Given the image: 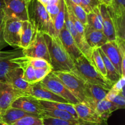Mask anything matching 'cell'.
Returning <instances> with one entry per match:
<instances>
[{
    "mask_svg": "<svg viewBox=\"0 0 125 125\" xmlns=\"http://www.w3.org/2000/svg\"><path fill=\"white\" fill-rule=\"evenodd\" d=\"M53 71H70L74 69L73 60L63 46L58 36L43 34Z\"/></svg>",
    "mask_w": 125,
    "mask_h": 125,
    "instance_id": "1",
    "label": "cell"
},
{
    "mask_svg": "<svg viewBox=\"0 0 125 125\" xmlns=\"http://www.w3.org/2000/svg\"><path fill=\"white\" fill-rule=\"evenodd\" d=\"M73 62L74 69L73 72L78 75L85 82L101 85L109 89L112 88L113 84L99 73L84 55Z\"/></svg>",
    "mask_w": 125,
    "mask_h": 125,
    "instance_id": "2",
    "label": "cell"
},
{
    "mask_svg": "<svg viewBox=\"0 0 125 125\" xmlns=\"http://www.w3.org/2000/svg\"><path fill=\"white\" fill-rule=\"evenodd\" d=\"M29 20L34 24L37 32L50 36H57L53 23L45 7L37 0H32L28 6Z\"/></svg>",
    "mask_w": 125,
    "mask_h": 125,
    "instance_id": "3",
    "label": "cell"
},
{
    "mask_svg": "<svg viewBox=\"0 0 125 125\" xmlns=\"http://www.w3.org/2000/svg\"><path fill=\"white\" fill-rule=\"evenodd\" d=\"M51 72L61 81L79 102H84L85 101V82L84 80L70 71H52Z\"/></svg>",
    "mask_w": 125,
    "mask_h": 125,
    "instance_id": "4",
    "label": "cell"
},
{
    "mask_svg": "<svg viewBox=\"0 0 125 125\" xmlns=\"http://www.w3.org/2000/svg\"><path fill=\"white\" fill-rule=\"evenodd\" d=\"M125 40L117 39L115 41H108L100 47L121 75L122 61L125 59Z\"/></svg>",
    "mask_w": 125,
    "mask_h": 125,
    "instance_id": "5",
    "label": "cell"
},
{
    "mask_svg": "<svg viewBox=\"0 0 125 125\" xmlns=\"http://www.w3.org/2000/svg\"><path fill=\"white\" fill-rule=\"evenodd\" d=\"M40 83L53 93L64 98L70 104H76L79 102V100L52 72L46 76L42 80L40 81Z\"/></svg>",
    "mask_w": 125,
    "mask_h": 125,
    "instance_id": "6",
    "label": "cell"
},
{
    "mask_svg": "<svg viewBox=\"0 0 125 125\" xmlns=\"http://www.w3.org/2000/svg\"><path fill=\"white\" fill-rule=\"evenodd\" d=\"M21 26V21L6 17L2 33L4 42L10 46L20 48Z\"/></svg>",
    "mask_w": 125,
    "mask_h": 125,
    "instance_id": "7",
    "label": "cell"
},
{
    "mask_svg": "<svg viewBox=\"0 0 125 125\" xmlns=\"http://www.w3.org/2000/svg\"><path fill=\"white\" fill-rule=\"evenodd\" d=\"M28 6L23 0H5L3 11L6 18L21 21L29 20Z\"/></svg>",
    "mask_w": 125,
    "mask_h": 125,
    "instance_id": "8",
    "label": "cell"
},
{
    "mask_svg": "<svg viewBox=\"0 0 125 125\" xmlns=\"http://www.w3.org/2000/svg\"><path fill=\"white\" fill-rule=\"evenodd\" d=\"M22 51L24 56L41 58L46 60L50 64L51 62L43 34L40 32L37 33L36 36L31 44L26 49H22Z\"/></svg>",
    "mask_w": 125,
    "mask_h": 125,
    "instance_id": "9",
    "label": "cell"
},
{
    "mask_svg": "<svg viewBox=\"0 0 125 125\" xmlns=\"http://www.w3.org/2000/svg\"><path fill=\"white\" fill-rule=\"evenodd\" d=\"M23 96L26 94L15 89L7 82L0 81V115L10 107L16 99Z\"/></svg>",
    "mask_w": 125,
    "mask_h": 125,
    "instance_id": "10",
    "label": "cell"
},
{
    "mask_svg": "<svg viewBox=\"0 0 125 125\" xmlns=\"http://www.w3.org/2000/svg\"><path fill=\"white\" fill-rule=\"evenodd\" d=\"M23 70L20 67H17L11 70L7 74L4 81L10 85L13 88L26 95H31L32 84L26 82L23 78Z\"/></svg>",
    "mask_w": 125,
    "mask_h": 125,
    "instance_id": "11",
    "label": "cell"
},
{
    "mask_svg": "<svg viewBox=\"0 0 125 125\" xmlns=\"http://www.w3.org/2000/svg\"><path fill=\"white\" fill-rule=\"evenodd\" d=\"M23 56L22 49L0 51V81H4L6 75L11 70L18 67V65L13 62V59L18 56Z\"/></svg>",
    "mask_w": 125,
    "mask_h": 125,
    "instance_id": "12",
    "label": "cell"
},
{
    "mask_svg": "<svg viewBox=\"0 0 125 125\" xmlns=\"http://www.w3.org/2000/svg\"><path fill=\"white\" fill-rule=\"evenodd\" d=\"M11 107L41 118L43 110L39 104V100L30 95L23 96L18 98L12 103Z\"/></svg>",
    "mask_w": 125,
    "mask_h": 125,
    "instance_id": "13",
    "label": "cell"
},
{
    "mask_svg": "<svg viewBox=\"0 0 125 125\" xmlns=\"http://www.w3.org/2000/svg\"><path fill=\"white\" fill-rule=\"evenodd\" d=\"M79 120L90 124L107 125V121L103 120L94 110L84 102L73 104Z\"/></svg>",
    "mask_w": 125,
    "mask_h": 125,
    "instance_id": "14",
    "label": "cell"
},
{
    "mask_svg": "<svg viewBox=\"0 0 125 125\" xmlns=\"http://www.w3.org/2000/svg\"><path fill=\"white\" fill-rule=\"evenodd\" d=\"M86 99L84 103L94 110L96 103L105 99L109 89L98 85L92 84L85 82Z\"/></svg>",
    "mask_w": 125,
    "mask_h": 125,
    "instance_id": "15",
    "label": "cell"
},
{
    "mask_svg": "<svg viewBox=\"0 0 125 125\" xmlns=\"http://www.w3.org/2000/svg\"><path fill=\"white\" fill-rule=\"evenodd\" d=\"M65 25L70 33L71 35L73 37V39L75 41L76 44L77 46L79 49V50L81 51L83 55L87 58L89 60H90V56H91L92 51V49L88 45L85 39L82 38L78 31L76 29L75 27H74V25H73V22L72 20L70 18L69 15H68V12H67V9L65 7Z\"/></svg>",
    "mask_w": 125,
    "mask_h": 125,
    "instance_id": "16",
    "label": "cell"
},
{
    "mask_svg": "<svg viewBox=\"0 0 125 125\" xmlns=\"http://www.w3.org/2000/svg\"><path fill=\"white\" fill-rule=\"evenodd\" d=\"M58 36L61 39L65 49L67 50L73 61L83 55V53L77 46L75 41L68 29H67L65 24L60 31Z\"/></svg>",
    "mask_w": 125,
    "mask_h": 125,
    "instance_id": "17",
    "label": "cell"
},
{
    "mask_svg": "<svg viewBox=\"0 0 125 125\" xmlns=\"http://www.w3.org/2000/svg\"><path fill=\"white\" fill-rule=\"evenodd\" d=\"M30 96L34 97L39 100L68 103L66 99L51 92L48 88L40 84V82L32 84Z\"/></svg>",
    "mask_w": 125,
    "mask_h": 125,
    "instance_id": "18",
    "label": "cell"
},
{
    "mask_svg": "<svg viewBox=\"0 0 125 125\" xmlns=\"http://www.w3.org/2000/svg\"><path fill=\"white\" fill-rule=\"evenodd\" d=\"M100 11L102 17L103 32L108 41H115L117 40L115 29L107 6L104 4H100Z\"/></svg>",
    "mask_w": 125,
    "mask_h": 125,
    "instance_id": "19",
    "label": "cell"
},
{
    "mask_svg": "<svg viewBox=\"0 0 125 125\" xmlns=\"http://www.w3.org/2000/svg\"><path fill=\"white\" fill-rule=\"evenodd\" d=\"M85 39L88 45L92 48H100L108 42L103 31L90 28L87 25L84 26Z\"/></svg>",
    "mask_w": 125,
    "mask_h": 125,
    "instance_id": "20",
    "label": "cell"
},
{
    "mask_svg": "<svg viewBox=\"0 0 125 125\" xmlns=\"http://www.w3.org/2000/svg\"><path fill=\"white\" fill-rule=\"evenodd\" d=\"M37 33V31L36 28L31 21L22 22L20 48L24 49L28 47L35 39Z\"/></svg>",
    "mask_w": 125,
    "mask_h": 125,
    "instance_id": "21",
    "label": "cell"
},
{
    "mask_svg": "<svg viewBox=\"0 0 125 125\" xmlns=\"http://www.w3.org/2000/svg\"><path fill=\"white\" fill-rule=\"evenodd\" d=\"M13 62H15L18 67L23 70V78L31 84L36 83V79L35 77L34 69L29 63L28 60V56H21L15 57L13 59Z\"/></svg>",
    "mask_w": 125,
    "mask_h": 125,
    "instance_id": "22",
    "label": "cell"
},
{
    "mask_svg": "<svg viewBox=\"0 0 125 125\" xmlns=\"http://www.w3.org/2000/svg\"><path fill=\"white\" fill-rule=\"evenodd\" d=\"M26 116H37L33 114L26 112L20 109L10 107L4 113L0 115V120L6 123V125H12L18 120Z\"/></svg>",
    "mask_w": 125,
    "mask_h": 125,
    "instance_id": "23",
    "label": "cell"
},
{
    "mask_svg": "<svg viewBox=\"0 0 125 125\" xmlns=\"http://www.w3.org/2000/svg\"><path fill=\"white\" fill-rule=\"evenodd\" d=\"M117 110H118V107L114 103L106 98L96 103L94 108V110L96 112V113L103 120L106 121L111 114Z\"/></svg>",
    "mask_w": 125,
    "mask_h": 125,
    "instance_id": "24",
    "label": "cell"
},
{
    "mask_svg": "<svg viewBox=\"0 0 125 125\" xmlns=\"http://www.w3.org/2000/svg\"><path fill=\"white\" fill-rule=\"evenodd\" d=\"M39 100V99H38ZM39 104L41 105L43 109L46 108H54V109H59V110H65L68 112L70 113L76 120H80L78 117L77 113L76 112L75 109L74 107V105L70 103H63L53 101H47V100H39Z\"/></svg>",
    "mask_w": 125,
    "mask_h": 125,
    "instance_id": "25",
    "label": "cell"
},
{
    "mask_svg": "<svg viewBox=\"0 0 125 125\" xmlns=\"http://www.w3.org/2000/svg\"><path fill=\"white\" fill-rule=\"evenodd\" d=\"M98 50L100 55L102 56L105 68H106V79L108 80L111 83H112L114 85L117 81H118L119 80V78H120L122 75L120 74L117 72V71L116 70L115 67H114L113 64L110 61L109 59L106 56V55L103 52L101 49L98 48Z\"/></svg>",
    "mask_w": 125,
    "mask_h": 125,
    "instance_id": "26",
    "label": "cell"
},
{
    "mask_svg": "<svg viewBox=\"0 0 125 125\" xmlns=\"http://www.w3.org/2000/svg\"><path fill=\"white\" fill-rule=\"evenodd\" d=\"M90 28L103 31L102 17L100 11V6L94 9L92 12L87 14V25Z\"/></svg>",
    "mask_w": 125,
    "mask_h": 125,
    "instance_id": "27",
    "label": "cell"
},
{
    "mask_svg": "<svg viewBox=\"0 0 125 125\" xmlns=\"http://www.w3.org/2000/svg\"><path fill=\"white\" fill-rule=\"evenodd\" d=\"M42 116H50V117L62 119V120H68V121H79V120H76L68 112L59 110V109H54V108L43 109L42 117Z\"/></svg>",
    "mask_w": 125,
    "mask_h": 125,
    "instance_id": "28",
    "label": "cell"
},
{
    "mask_svg": "<svg viewBox=\"0 0 125 125\" xmlns=\"http://www.w3.org/2000/svg\"><path fill=\"white\" fill-rule=\"evenodd\" d=\"M90 62L95 67L99 73L101 74L104 77H106V71L104 64L102 56L99 52L98 48H95L92 49L91 56L90 58Z\"/></svg>",
    "mask_w": 125,
    "mask_h": 125,
    "instance_id": "29",
    "label": "cell"
},
{
    "mask_svg": "<svg viewBox=\"0 0 125 125\" xmlns=\"http://www.w3.org/2000/svg\"><path fill=\"white\" fill-rule=\"evenodd\" d=\"M111 15L116 18L125 19V0H112L110 6H107Z\"/></svg>",
    "mask_w": 125,
    "mask_h": 125,
    "instance_id": "30",
    "label": "cell"
},
{
    "mask_svg": "<svg viewBox=\"0 0 125 125\" xmlns=\"http://www.w3.org/2000/svg\"><path fill=\"white\" fill-rule=\"evenodd\" d=\"M66 6L73 12L74 15L81 22L84 26L87 25V13L79 5L73 3L70 0H64Z\"/></svg>",
    "mask_w": 125,
    "mask_h": 125,
    "instance_id": "31",
    "label": "cell"
},
{
    "mask_svg": "<svg viewBox=\"0 0 125 125\" xmlns=\"http://www.w3.org/2000/svg\"><path fill=\"white\" fill-rule=\"evenodd\" d=\"M65 4L64 0H60L59 11L56 15L54 22V27L56 35L58 36L60 31L65 24Z\"/></svg>",
    "mask_w": 125,
    "mask_h": 125,
    "instance_id": "32",
    "label": "cell"
},
{
    "mask_svg": "<svg viewBox=\"0 0 125 125\" xmlns=\"http://www.w3.org/2000/svg\"><path fill=\"white\" fill-rule=\"evenodd\" d=\"M105 98L114 103L118 107V109H124L125 108V96L122 95L121 92L120 93V92L116 91L114 89L111 88Z\"/></svg>",
    "mask_w": 125,
    "mask_h": 125,
    "instance_id": "33",
    "label": "cell"
},
{
    "mask_svg": "<svg viewBox=\"0 0 125 125\" xmlns=\"http://www.w3.org/2000/svg\"><path fill=\"white\" fill-rule=\"evenodd\" d=\"M12 125H43L42 118L40 116H26Z\"/></svg>",
    "mask_w": 125,
    "mask_h": 125,
    "instance_id": "34",
    "label": "cell"
},
{
    "mask_svg": "<svg viewBox=\"0 0 125 125\" xmlns=\"http://www.w3.org/2000/svg\"><path fill=\"white\" fill-rule=\"evenodd\" d=\"M28 60L29 63L32 66L34 69L50 68L52 69L51 65L48 61L45 60H43V59L28 56Z\"/></svg>",
    "mask_w": 125,
    "mask_h": 125,
    "instance_id": "35",
    "label": "cell"
},
{
    "mask_svg": "<svg viewBox=\"0 0 125 125\" xmlns=\"http://www.w3.org/2000/svg\"><path fill=\"white\" fill-rule=\"evenodd\" d=\"M81 1L82 3V7L87 14L92 12L94 9L101 4L98 0H81Z\"/></svg>",
    "mask_w": 125,
    "mask_h": 125,
    "instance_id": "36",
    "label": "cell"
},
{
    "mask_svg": "<svg viewBox=\"0 0 125 125\" xmlns=\"http://www.w3.org/2000/svg\"><path fill=\"white\" fill-rule=\"evenodd\" d=\"M45 9H46L51 21L54 23L56 15L59 11V2L56 4H49L46 6Z\"/></svg>",
    "mask_w": 125,
    "mask_h": 125,
    "instance_id": "37",
    "label": "cell"
},
{
    "mask_svg": "<svg viewBox=\"0 0 125 125\" xmlns=\"http://www.w3.org/2000/svg\"><path fill=\"white\" fill-rule=\"evenodd\" d=\"M52 71V69L50 68H39L34 69L35 72V77L36 79V82H40L46 76Z\"/></svg>",
    "mask_w": 125,
    "mask_h": 125,
    "instance_id": "38",
    "label": "cell"
},
{
    "mask_svg": "<svg viewBox=\"0 0 125 125\" xmlns=\"http://www.w3.org/2000/svg\"><path fill=\"white\" fill-rule=\"evenodd\" d=\"M125 76H121L120 78H119L118 81L115 82L114 84L112 85V89H114L116 91H118L120 93L122 90L124 89L125 87Z\"/></svg>",
    "mask_w": 125,
    "mask_h": 125,
    "instance_id": "39",
    "label": "cell"
},
{
    "mask_svg": "<svg viewBox=\"0 0 125 125\" xmlns=\"http://www.w3.org/2000/svg\"><path fill=\"white\" fill-rule=\"evenodd\" d=\"M5 19H6L5 15L3 11H2V12H0V46H1V45H2L3 42H4L3 38H2V33H3Z\"/></svg>",
    "mask_w": 125,
    "mask_h": 125,
    "instance_id": "40",
    "label": "cell"
},
{
    "mask_svg": "<svg viewBox=\"0 0 125 125\" xmlns=\"http://www.w3.org/2000/svg\"><path fill=\"white\" fill-rule=\"evenodd\" d=\"M101 4H104L106 6H110L112 3V0H98Z\"/></svg>",
    "mask_w": 125,
    "mask_h": 125,
    "instance_id": "41",
    "label": "cell"
},
{
    "mask_svg": "<svg viewBox=\"0 0 125 125\" xmlns=\"http://www.w3.org/2000/svg\"><path fill=\"white\" fill-rule=\"evenodd\" d=\"M37 1H39L40 4H42L44 7H46V6L48 5V4L50 0H37Z\"/></svg>",
    "mask_w": 125,
    "mask_h": 125,
    "instance_id": "42",
    "label": "cell"
},
{
    "mask_svg": "<svg viewBox=\"0 0 125 125\" xmlns=\"http://www.w3.org/2000/svg\"><path fill=\"white\" fill-rule=\"evenodd\" d=\"M5 6V0H0V12H2Z\"/></svg>",
    "mask_w": 125,
    "mask_h": 125,
    "instance_id": "43",
    "label": "cell"
},
{
    "mask_svg": "<svg viewBox=\"0 0 125 125\" xmlns=\"http://www.w3.org/2000/svg\"><path fill=\"white\" fill-rule=\"evenodd\" d=\"M70 1H71L72 2H73V3L76 4L77 5H79V6H80L81 7H82V3L81 0H70Z\"/></svg>",
    "mask_w": 125,
    "mask_h": 125,
    "instance_id": "44",
    "label": "cell"
},
{
    "mask_svg": "<svg viewBox=\"0 0 125 125\" xmlns=\"http://www.w3.org/2000/svg\"><path fill=\"white\" fill-rule=\"evenodd\" d=\"M23 1H24L26 2L27 4H29L30 3V2H31V1H32V0H23Z\"/></svg>",
    "mask_w": 125,
    "mask_h": 125,
    "instance_id": "45",
    "label": "cell"
},
{
    "mask_svg": "<svg viewBox=\"0 0 125 125\" xmlns=\"http://www.w3.org/2000/svg\"><path fill=\"white\" fill-rule=\"evenodd\" d=\"M0 125H6V123H4L2 122V121H1V120H0Z\"/></svg>",
    "mask_w": 125,
    "mask_h": 125,
    "instance_id": "46",
    "label": "cell"
}]
</instances>
